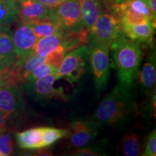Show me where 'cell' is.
<instances>
[{
  "label": "cell",
  "mask_w": 156,
  "mask_h": 156,
  "mask_svg": "<svg viewBox=\"0 0 156 156\" xmlns=\"http://www.w3.org/2000/svg\"><path fill=\"white\" fill-rule=\"evenodd\" d=\"M132 87L119 83L103 98L91 120L98 128L122 124L136 111V101Z\"/></svg>",
  "instance_id": "cell-1"
},
{
  "label": "cell",
  "mask_w": 156,
  "mask_h": 156,
  "mask_svg": "<svg viewBox=\"0 0 156 156\" xmlns=\"http://www.w3.org/2000/svg\"><path fill=\"white\" fill-rule=\"evenodd\" d=\"M112 65L116 69L119 83L132 87L139 75L142 51L139 43L130 40L126 35L113 43Z\"/></svg>",
  "instance_id": "cell-2"
},
{
  "label": "cell",
  "mask_w": 156,
  "mask_h": 156,
  "mask_svg": "<svg viewBox=\"0 0 156 156\" xmlns=\"http://www.w3.org/2000/svg\"><path fill=\"white\" fill-rule=\"evenodd\" d=\"M86 46L94 75L95 90L101 93L106 88L110 77L109 48L88 38Z\"/></svg>",
  "instance_id": "cell-3"
},
{
  "label": "cell",
  "mask_w": 156,
  "mask_h": 156,
  "mask_svg": "<svg viewBox=\"0 0 156 156\" xmlns=\"http://www.w3.org/2000/svg\"><path fill=\"white\" fill-rule=\"evenodd\" d=\"M124 35L119 20L114 14L102 12L89 29L87 38L110 48L113 43Z\"/></svg>",
  "instance_id": "cell-4"
},
{
  "label": "cell",
  "mask_w": 156,
  "mask_h": 156,
  "mask_svg": "<svg viewBox=\"0 0 156 156\" xmlns=\"http://www.w3.org/2000/svg\"><path fill=\"white\" fill-rule=\"evenodd\" d=\"M89 59L86 46H80L65 54L56 73L57 80L64 78L69 83L77 82L85 73Z\"/></svg>",
  "instance_id": "cell-5"
},
{
  "label": "cell",
  "mask_w": 156,
  "mask_h": 156,
  "mask_svg": "<svg viewBox=\"0 0 156 156\" xmlns=\"http://www.w3.org/2000/svg\"><path fill=\"white\" fill-rule=\"evenodd\" d=\"M51 13L64 32H78L86 29L84 28L78 0H64L55 8L51 9Z\"/></svg>",
  "instance_id": "cell-6"
},
{
  "label": "cell",
  "mask_w": 156,
  "mask_h": 156,
  "mask_svg": "<svg viewBox=\"0 0 156 156\" xmlns=\"http://www.w3.org/2000/svg\"><path fill=\"white\" fill-rule=\"evenodd\" d=\"M56 80V73L50 74L36 80L27 82L25 88L37 100L48 101L57 99L67 101V96L64 93L63 90L56 89L54 87V84Z\"/></svg>",
  "instance_id": "cell-7"
},
{
  "label": "cell",
  "mask_w": 156,
  "mask_h": 156,
  "mask_svg": "<svg viewBox=\"0 0 156 156\" xmlns=\"http://www.w3.org/2000/svg\"><path fill=\"white\" fill-rule=\"evenodd\" d=\"M15 54L17 59L28 56L34 52L38 38L28 23L21 22L12 34Z\"/></svg>",
  "instance_id": "cell-8"
},
{
  "label": "cell",
  "mask_w": 156,
  "mask_h": 156,
  "mask_svg": "<svg viewBox=\"0 0 156 156\" xmlns=\"http://www.w3.org/2000/svg\"><path fill=\"white\" fill-rule=\"evenodd\" d=\"M24 108V100L16 84L9 83L0 88V110L7 118Z\"/></svg>",
  "instance_id": "cell-9"
},
{
  "label": "cell",
  "mask_w": 156,
  "mask_h": 156,
  "mask_svg": "<svg viewBox=\"0 0 156 156\" xmlns=\"http://www.w3.org/2000/svg\"><path fill=\"white\" fill-rule=\"evenodd\" d=\"M70 142L74 147H81L87 145L97 136L98 127L92 120L77 119L71 123Z\"/></svg>",
  "instance_id": "cell-10"
},
{
  "label": "cell",
  "mask_w": 156,
  "mask_h": 156,
  "mask_svg": "<svg viewBox=\"0 0 156 156\" xmlns=\"http://www.w3.org/2000/svg\"><path fill=\"white\" fill-rule=\"evenodd\" d=\"M17 2L21 22L30 23L49 15L50 9L38 0H17Z\"/></svg>",
  "instance_id": "cell-11"
},
{
  "label": "cell",
  "mask_w": 156,
  "mask_h": 156,
  "mask_svg": "<svg viewBox=\"0 0 156 156\" xmlns=\"http://www.w3.org/2000/svg\"><path fill=\"white\" fill-rule=\"evenodd\" d=\"M47 58L48 56H40L34 51L25 57L17 59L12 67V73L15 83L25 82L27 76L38 66L47 61Z\"/></svg>",
  "instance_id": "cell-12"
},
{
  "label": "cell",
  "mask_w": 156,
  "mask_h": 156,
  "mask_svg": "<svg viewBox=\"0 0 156 156\" xmlns=\"http://www.w3.org/2000/svg\"><path fill=\"white\" fill-rule=\"evenodd\" d=\"M126 36L139 44L150 45L153 44L155 24L147 22L136 25H121Z\"/></svg>",
  "instance_id": "cell-13"
},
{
  "label": "cell",
  "mask_w": 156,
  "mask_h": 156,
  "mask_svg": "<svg viewBox=\"0 0 156 156\" xmlns=\"http://www.w3.org/2000/svg\"><path fill=\"white\" fill-rule=\"evenodd\" d=\"M140 82L142 90L147 96L155 94L156 58L155 51L149 54L140 73Z\"/></svg>",
  "instance_id": "cell-14"
},
{
  "label": "cell",
  "mask_w": 156,
  "mask_h": 156,
  "mask_svg": "<svg viewBox=\"0 0 156 156\" xmlns=\"http://www.w3.org/2000/svg\"><path fill=\"white\" fill-rule=\"evenodd\" d=\"M42 127H35L16 132L15 137L19 147L25 150L42 149Z\"/></svg>",
  "instance_id": "cell-15"
},
{
  "label": "cell",
  "mask_w": 156,
  "mask_h": 156,
  "mask_svg": "<svg viewBox=\"0 0 156 156\" xmlns=\"http://www.w3.org/2000/svg\"><path fill=\"white\" fill-rule=\"evenodd\" d=\"M80 6L84 28L90 29L103 12L101 0H78Z\"/></svg>",
  "instance_id": "cell-16"
},
{
  "label": "cell",
  "mask_w": 156,
  "mask_h": 156,
  "mask_svg": "<svg viewBox=\"0 0 156 156\" xmlns=\"http://www.w3.org/2000/svg\"><path fill=\"white\" fill-rule=\"evenodd\" d=\"M28 24L30 25L35 35L38 37V39L45 36L64 32L60 25L52 16L51 13V9L49 15L48 17L40 20L28 23Z\"/></svg>",
  "instance_id": "cell-17"
},
{
  "label": "cell",
  "mask_w": 156,
  "mask_h": 156,
  "mask_svg": "<svg viewBox=\"0 0 156 156\" xmlns=\"http://www.w3.org/2000/svg\"><path fill=\"white\" fill-rule=\"evenodd\" d=\"M18 17V4L16 0H0V28H9Z\"/></svg>",
  "instance_id": "cell-18"
},
{
  "label": "cell",
  "mask_w": 156,
  "mask_h": 156,
  "mask_svg": "<svg viewBox=\"0 0 156 156\" xmlns=\"http://www.w3.org/2000/svg\"><path fill=\"white\" fill-rule=\"evenodd\" d=\"M142 143L136 132H129L123 137L121 151L125 156H137L141 153Z\"/></svg>",
  "instance_id": "cell-19"
},
{
  "label": "cell",
  "mask_w": 156,
  "mask_h": 156,
  "mask_svg": "<svg viewBox=\"0 0 156 156\" xmlns=\"http://www.w3.org/2000/svg\"><path fill=\"white\" fill-rule=\"evenodd\" d=\"M0 55L17 61L13 44L12 33L9 28H0Z\"/></svg>",
  "instance_id": "cell-20"
},
{
  "label": "cell",
  "mask_w": 156,
  "mask_h": 156,
  "mask_svg": "<svg viewBox=\"0 0 156 156\" xmlns=\"http://www.w3.org/2000/svg\"><path fill=\"white\" fill-rule=\"evenodd\" d=\"M70 132L64 129L54 127H42L41 142L42 149L51 146L54 142L62 138L69 136Z\"/></svg>",
  "instance_id": "cell-21"
},
{
  "label": "cell",
  "mask_w": 156,
  "mask_h": 156,
  "mask_svg": "<svg viewBox=\"0 0 156 156\" xmlns=\"http://www.w3.org/2000/svg\"><path fill=\"white\" fill-rule=\"evenodd\" d=\"M58 68L51 64L49 62H45L44 63L38 66L36 69L33 70L29 75L25 78V82H30L36 80L41 78L44 76L50 75V74L57 73Z\"/></svg>",
  "instance_id": "cell-22"
},
{
  "label": "cell",
  "mask_w": 156,
  "mask_h": 156,
  "mask_svg": "<svg viewBox=\"0 0 156 156\" xmlns=\"http://www.w3.org/2000/svg\"><path fill=\"white\" fill-rule=\"evenodd\" d=\"M14 153V145L12 136L9 132L0 133V153L2 156L12 155Z\"/></svg>",
  "instance_id": "cell-23"
},
{
  "label": "cell",
  "mask_w": 156,
  "mask_h": 156,
  "mask_svg": "<svg viewBox=\"0 0 156 156\" xmlns=\"http://www.w3.org/2000/svg\"><path fill=\"white\" fill-rule=\"evenodd\" d=\"M143 156H155L156 155V131H152L147 136L145 151L142 153Z\"/></svg>",
  "instance_id": "cell-24"
},
{
  "label": "cell",
  "mask_w": 156,
  "mask_h": 156,
  "mask_svg": "<svg viewBox=\"0 0 156 156\" xmlns=\"http://www.w3.org/2000/svg\"><path fill=\"white\" fill-rule=\"evenodd\" d=\"M73 155L78 156H98V155H105L103 154V152L100 151L98 147H92V146H83V147H78V149L74 151Z\"/></svg>",
  "instance_id": "cell-25"
},
{
  "label": "cell",
  "mask_w": 156,
  "mask_h": 156,
  "mask_svg": "<svg viewBox=\"0 0 156 156\" xmlns=\"http://www.w3.org/2000/svg\"><path fill=\"white\" fill-rule=\"evenodd\" d=\"M12 67L6 70H4L2 72H0V88L9 83L16 84L12 77Z\"/></svg>",
  "instance_id": "cell-26"
},
{
  "label": "cell",
  "mask_w": 156,
  "mask_h": 156,
  "mask_svg": "<svg viewBox=\"0 0 156 156\" xmlns=\"http://www.w3.org/2000/svg\"><path fill=\"white\" fill-rule=\"evenodd\" d=\"M15 60L12 59L8 57H6L2 55H0V72H2L14 65Z\"/></svg>",
  "instance_id": "cell-27"
},
{
  "label": "cell",
  "mask_w": 156,
  "mask_h": 156,
  "mask_svg": "<svg viewBox=\"0 0 156 156\" xmlns=\"http://www.w3.org/2000/svg\"><path fill=\"white\" fill-rule=\"evenodd\" d=\"M42 4L49 9H54L58 5H59L64 0H38Z\"/></svg>",
  "instance_id": "cell-28"
},
{
  "label": "cell",
  "mask_w": 156,
  "mask_h": 156,
  "mask_svg": "<svg viewBox=\"0 0 156 156\" xmlns=\"http://www.w3.org/2000/svg\"><path fill=\"white\" fill-rule=\"evenodd\" d=\"M153 17L156 20V0H145Z\"/></svg>",
  "instance_id": "cell-29"
},
{
  "label": "cell",
  "mask_w": 156,
  "mask_h": 156,
  "mask_svg": "<svg viewBox=\"0 0 156 156\" xmlns=\"http://www.w3.org/2000/svg\"><path fill=\"white\" fill-rule=\"evenodd\" d=\"M7 119H8L7 116L0 110V129H1L2 131H4V130H5L6 122H7Z\"/></svg>",
  "instance_id": "cell-30"
},
{
  "label": "cell",
  "mask_w": 156,
  "mask_h": 156,
  "mask_svg": "<svg viewBox=\"0 0 156 156\" xmlns=\"http://www.w3.org/2000/svg\"><path fill=\"white\" fill-rule=\"evenodd\" d=\"M109 2H110L111 3L113 4V3H119V2H121L124 1V0H108Z\"/></svg>",
  "instance_id": "cell-31"
},
{
  "label": "cell",
  "mask_w": 156,
  "mask_h": 156,
  "mask_svg": "<svg viewBox=\"0 0 156 156\" xmlns=\"http://www.w3.org/2000/svg\"><path fill=\"white\" fill-rule=\"evenodd\" d=\"M2 132V130H1V129H0V133H1V132Z\"/></svg>",
  "instance_id": "cell-32"
},
{
  "label": "cell",
  "mask_w": 156,
  "mask_h": 156,
  "mask_svg": "<svg viewBox=\"0 0 156 156\" xmlns=\"http://www.w3.org/2000/svg\"><path fill=\"white\" fill-rule=\"evenodd\" d=\"M0 156H2V155H1V153H0Z\"/></svg>",
  "instance_id": "cell-33"
},
{
  "label": "cell",
  "mask_w": 156,
  "mask_h": 156,
  "mask_svg": "<svg viewBox=\"0 0 156 156\" xmlns=\"http://www.w3.org/2000/svg\"><path fill=\"white\" fill-rule=\"evenodd\" d=\"M16 1H17V0H16Z\"/></svg>",
  "instance_id": "cell-34"
}]
</instances>
